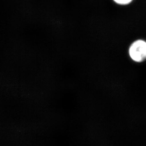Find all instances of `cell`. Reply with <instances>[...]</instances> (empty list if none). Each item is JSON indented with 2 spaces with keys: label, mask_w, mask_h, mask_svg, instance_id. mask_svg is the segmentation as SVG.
<instances>
[{
  "label": "cell",
  "mask_w": 146,
  "mask_h": 146,
  "mask_svg": "<svg viewBox=\"0 0 146 146\" xmlns=\"http://www.w3.org/2000/svg\"><path fill=\"white\" fill-rule=\"evenodd\" d=\"M113 1L120 5H126L131 3L132 0H113Z\"/></svg>",
  "instance_id": "7a4b0ae2"
},
{
  "label": "cell",
  "mask_w": 146,
  "mask_h": 146,
  "mask_svg": "<svg viewBox=\"0 0 146 146\" xmlns=\"http://www.w3.org/2000/svg\"><path fill=\"white\" fill-rule=\"evenodd\" d=\"M129 54L133 61L141 62L146 60V42L137 40L131 44L129 49Z\"/></svg>",
  "instance_id": "6da1fadb"
}]
</instances>
